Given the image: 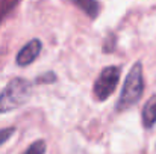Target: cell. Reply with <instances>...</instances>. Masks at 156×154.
I'll return each mask as SVG.
<instances>
[{"label": "cell", "instance_id": "7", "mask_svg": "<svg viewBox=\"0 0 156 154\" xmlns=\"http://www.w3.org/2000/svg\"><path fill=\"white\" fill-rule=\"evenodd\" d=\"M46 150H47V144H46V141L38 139V141L32 142V144L24 150V153L23 154H46Z\"/></svg>", "mask_w": 156, "mask_h": 154}, {"label": "cell", "instance_id": "4", "mask_svg": "<svg viewBox=\"0 0 156 154\" xmlns=\"http://www.w3.org/2000/svg\"><path fill=\"white\" fill-rule=\"evenodd\" d=\"M41 49H43V44H41L40 39H37V38L30 39L21 50L18 51V54H17V65H20V67L30 65L38 57V54L41 53Z\"/></svg>", "mask_w": 156, "mask_h": 154}, {"label": "cell", "instance_id": "1", "mask_svg": "<svg viewBox=\"0 0 156 154\" xmlns=\"http://www.w3.org/2000/svg\"><path fill=\"white\" fill-rule=\"evenodd\" d=\"M32 83L23 77L12 79L0 94V113L12 112L30 100Z\"/></svg>", "mask_w": 156, "mask_h": 154}, {"label": "cell", "instance_id": "2", "mask_svg": "<svg viewBox=\"0 0 156 154\" xmlns=\"http://www.w3.org/2000/svg\"><path fill=\"white\" fill-rule=\"evenodd\" d=\"M144 92V76H143V63L135 62L130 71L126 76V80L121 88V94L117 103L118 110H126L141 100Z\"/></svg>", "mask_w": 156, "mask_h": 154}, {"label": "cell", "instance_id": "6", "mask_svg": "<svg viewBox=\"0 0 156 154\" xmlns=\"http://www.w3.org/2000/svg\"><path fill=\"white\" fill-rule=\"evenodd\" d=\"M70 2L93 20L97 18V15L100 12V5H99L97 0H70Z\"/></svg>", "mask_w": 156, "mask_h": 154}, {"label": "cell", "instance_id": "5", "mask_svg": "<svg viewBox=\"0 0 156 154\" xmlns=\"http://www.w3.org/2000/svg\"><path fill=\"white\" fill-rule=\"evenodd\" d=\"M141 118H143V124L147 130H150L152 127H155L156 124V95H152L143 107L141 112Z\"/></svg>", "mask_w": 156, "mask_h": 154}, {"label": "cell", "instance_id": "10", "mask_svg": "<svg viewBox=\"0 0 156 154\" xmlns=\"http://www.w3.org/2000/svg\"><path fill=\"white\" fill-rule=\"evenodd\" d=\"M35 82H37V83H55V82H56V74H55L53 71H49V73H46V74L38 76Z\"/></svg>", "mask_w": 156, "mask_h": 154}, {"label": "cell", "instance_id": "9", "mask_svg": "<svg viewBox=\"0 0 156 154\" xmlns=\"http://www.w3.org/2000/svg\"><path fill=\"white\" fill-rule=\"evenodd\" d=\"M14 133H15V127H6V128H2V130H0V147H2L5 142H8V141L14 136Z\"/></svg>", "mask_w": 156, "mask_h": 154}, {"label": "cell", "instance_id": "8", "mask_svg": "<svg viewBox=\"0 0 156 154\" xmlns=\"http://www.w3.org/2000/svg\"><path fill=\"white\" fill-rule=\"evenodd\" d=\"M20 0H0V24L5 20V17L18 5Z\"/></svg>", "mask_w": 156, "mask_h": 154}, {"label": "cell", "instance_id": "3", "mask_svg": "<svg viewBox=\"0 0 156 154\" xmlns=\"http://www.w3.org/2000/svg\"><path fill=\"white\" fill-rule=\"evenodd\" d=\"M120 74H121L120 67H115V65H109L102 70V73L99 74V77L93 86V92L99 101H103L112 95V92L115 91V88L118 85Z\"/></svg>", "mask_w": 156, "mask_h": 154}]
</instances>
